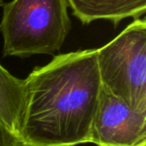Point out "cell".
I'll return each instance as SVG.
<instances>
[{"label": "cell", "mask_w": 146, "mask_h": 146, "mask_svg": "<svg viewBox=\"0 0 146 146\" xmlns=\"http://www.w3.org/2000/svg\"><path fill=\"white\" fill-rule=\"evenodd\" d=\"M24 80L19 133L23 146H77L90 141L101 90L97 49L57 55Z\"/></svg>", "instance_id": "cell-1"}, {"label": "cell", "mask_w": 146, "mask_h": 146, "mask_svg": "<svg viewBox=\"0 0 146 146\" xmlns=\"http://www.w3.org/2000/svg\"><path fill=\"white\" fill-rule=\"evenodd\" d=\"M3 56L59 51L71 29L66 0H12L3 5Z\"/></svg>", "instance_id": "cell-2"}, {"label": "cell", "mask_w": 146, "mask_h": 146, "mask_svg": "<svg viewBox=\"0 0 146 146\" xmlns=\"http://www.w3.org/2000/svg\"><path fill=\"white\" fill-rule=\"evenodd\" d=\"M101 85L136 110L146 112V21L133 20L97 49Z\"/></svg>", "instance_id": "cell-3"}, {"label": "cell", "mask_w": 146, "mask_h": 146, "mask_svg": "<svg viewBox=\"0 0 146 146\" xmlns=\"http://www.w3.org/2000/svg\"><path fill=\"white\" fill-rule=\"evenodd\" d=\"M89 142L97 146H146V112L132 108L101 85Z\"/></svg>", "instance_id": "cell-4"}, {"label": "cell", "mask_w": 146, "mask_h": 146, "mask_svg": "<svg viewBox=\"0 0 146 146\" xmlns=\"http://www.w3.org/2000/svg\"><path fill=\"white\" fill-rule=\"evenodd\" d=\"M72 14L84 25L108 20L117 26L126 18L139 19L145 14L146 0H66Z\"/></svg>", "instance_id": "cell-5"}, {"label": "cell", "mask_w": 146, "mask_h": 146, "mask_svg": "<svg viewBox=\"0 0 146 146\" xmlns=\"http://www.w3.org/2000/svg\"><path fill=\"white\" fill-rule=\"evenodd\" d=\"M26 99L25 80L13 76L0 65V121L19 139Z\"/></svg>", "instance_id": "cell-6"}, {"label": "cell", "mask_w": 146, "mask_h": 146, "mask_svg": "<svg viewBox=\"0 0 146 146\" xmlns=\"http://www.w3.org/2000/svg\"><path fill=\"white\" fill-rule=\"evenodd\" d=\"M0 146H23L20 140L14 136L0 121Z\"/></svg>", "instance_id": "cell-7"}, {"label": "cell", "mask_w": 146, "mask_h": 146, "mask_svg": "<svg viewBox=\"0 0 146 146\" xmlns=\"http://www.w3.org/2000/svg\"><path fill=\"white\" fill-rule=\"evenodd\" d=\"M4 4H5V3H4V0H0V7H2Z\"/></svg>", "instance_id": "cell-8"}]
</instances>
